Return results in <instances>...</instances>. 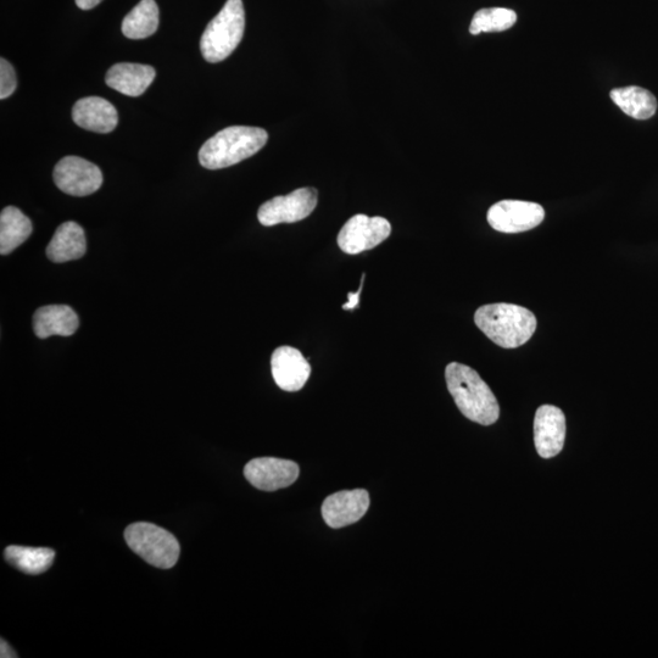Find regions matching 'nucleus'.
I'll return each instance as SVG.
<instances>
[{
	"label": "nucleus",
	"mask_w": 658,
	"mask_h": 658,
	"mask_svg": "<svg viewBox=\"0 0 658 658\" xmlns=\"http://www.w3.org/2000/svg\"><path fill=\"white\" fill-rule=\"evenodd\" d=\"M102 2L103 0H76L77 7L82 10H91Z\"/></svg>",
	"instance_id": "25"
},
{
	"label": "nucleus",
	"mask_w": 658,
	"mask_h": 658,
	"mask_svg": "<svg viewBox=\"0 0 658 658\" xmlns=\"http://www.w3.org/2000/svg\"><path fill=\"white\" fill-rule=\"evenodd\" d=\"M565 439V414L556 406H540L534 417V444L539 456L551 459L559 455Z\"/></svg>",
	"instance_id": "12"
},
{
	"label": "nucleus",
	"mask_w": 658,
	"mask_h": 658,
	"mask_svg": "<svg viewBox=\"0 0 658 658\" xmlns=\"http://www.w3.org/2000/svg\"><path fill=\"white\" fill-rule=\"evenodd\" d=\"M610 97L624 114L635 120H649L656 114L657 99L648 89L637 86L616 88Z\"/></svg>",
	"instance_id": "19"
},
{
	"label": "nucleus",
	"mask_w": 658,
	"mask_h": 658,
	"mask_svg": "<svg viewBox=\"0 0 658 658\" xmlns=\"http://www.w3.org/2000/svg\"><path fill=\"white\" fill-rule=\"evenodd\" d=\"M446 386L462 415L482 426L499 420L500 407L492 389L470 366L451 362L445 368Z\"/></svg>",
	"instance_id": "1"
},
{
	"label": "nucleus",
	"mask_w": 658,
	"mask_h": 658,
	"mask_svg": "<svg viewBox=\"0 0 658 658\" xmlns=\"http://www.w3.org/2000/svg\"><path fill=\"white\" fill-rule=\"evenodd\" d=\"M517 22L515 11L506 8H488L477 11L473 16L470 33L473 36L479 33L504 32L511 29Z\"/></svg>",
	"instance_id": "22"
},
{
	"label": "nucleus",
	"mask_w": 658,
	"mask_h": 658,
	"mask_svg": "<svg viewBox=\"0 0 658 658\" xmlns=\"http://www.w3.org/2000/svg\"><path fill=\"white\" fill-rule=\"evenodd\" d=\"M269 135L264 128L232 126L217 132L199 150L200 165L208 170L226 169L260 152Z\"/></svg>",
	"instance_id": "3"
},
{
	"label": "nucleus",
	"mask_w": 658,
	"mask_h": 658,
	"mask_svg": "<svg viewBox=\"0 0 658 658\" xmlns=\"http://www.w3.org/2000/svg\"><path fill=\"white\" fill-rule=\"evenodd\" d=\"M271 371L278 387L298 392L309 381L311 366L298 349L280 347L272 354Z\"/></svg>",
	"instance_id": "13"
},
{
	"label": "nucleus",
	"mask_w": 658,
	"mask_h": 658,
	"mask_svg": "<svg viewBox=\"0 0 658 658\" xmlns=\"http://www.w3.org/2000/svg\"><path fill=\"white\" fill-rule=\"evenodd\" d=\"M53 177L61 192L74 197H87L96 193L103 184V174L99 167L78 156L61 159L55 166Z\"/></svg>",
	"instance_id": "8"
},
{
	"label": "nucleus",
	"mask_w": 658,
	"mask_h": 658,
	"mask_svg": "<svg viewBox=\"0 0 658 658\" xmlns=\"http://www.w3.org/2000/svg\"><path fill=\"white\" fill-rule=\"evenodd\" d=\"M489 225L501 233H521L533 230L545 219L542 205L522 200H501L488 211Z\"/></svg>",
	"instance_id": "9"
},
{
	"label": "nucleus",
	"mask_w": 658,
	"mask_h": 658,
	"mask_svg": "<svg viewBox=\"0 0 658 658\" xmlns=\"http://www.w3.org/2000/svg\"><path fill=\"white\" fill-rule=\"evenodd\" d=\"M5 560L21 572L37 576L49 570L55 559V551L48 548L10 545L4 551Z\"/></svg>",
	"instance_id": "20"
},
{
	"label": "nucleus",
	"mask_w": 658,
	"mask_h": 658,
	"mask_svg": "<svg viewBox=\"0 0 658 658\" xmlns=\"http://www.w3.org/2000/svg\"><path fill=\"white\" fill-rule=\"evenodd\" d=\"M87 250L86 236L83 228L74 221L64 222L55 232L47 247L50 261L68 262L81 259Z\"/></svg>",
	"instance_id": "17"
},
{
	"label": "nucleus",
	"mask_w": 658,
	"mask_h": 658,
	"mask_svg": "<svg viewBox=\"0 0 658 658\" xmlns=\"http://www.w3.org/2000/svg\"><path fill=\"white\" fill-rule=\"evenodd\" d=\"M16 75L8 60L0 59V99H7L15 92Z\"/></svg>",
	"instance_id": "23"
},
{
	"label": "nucleus",
	"mask_w": 658,
	"mask_h": 658,
	"mask_svg": "<svg viewBox=\"0 0 658 658\" xmlns=\"http://www.w3.org/2000/svg\"><path fill=\"white\" fill-rule=\"evenodd\" d=\"M365 273L362 275L361 278V284L358 292L355 293H348V301L343 305L344 310H354L356 308H359V303H360V295L362 292V287H364V281H365Z\"/></svg>",
	"instance_id": "24"
},
{
	"label": "nucleus",
	"mask_w": 658,
	"mask_h": 658,
	"mask_svg": "<svg viewBox=\"0 0 658 658\" xmlns=\"http://www.w3.org/2000/svg\"><path fill=\"white\" fill-rule=\"evenodd\" d=\"M2 651H0V656L3 658H9V657H18V655L15 654V651L10 648L8 643H5V641L2 639Z\"/></svg>",
	"instance_id": "26"
},
{
	"label": "nucleus",
	"mask_w": 658,
	"mask_h": 658,
	"mask_svg": "<svg viewBox=\"0 0 658 658\" xmlns=\"http://www.w3.org/2000/svg\"><path fill=\"white\" fill-rule=\"evenodd\" d=\"M392 233V225L383 217H368L359 214L351 217L338 234V245L342 252L356 255L378 247Z\"/></svg>",
	"instance_id": "7"
},
{
	"label": "nucleus",
	"mask_w": 658,
	"mask_h": 658,
	"mask_svg": "<svg viewBox=\"0 0 658 658\" xmlns=\"http://www.w3.org/2000/svg\"><path fill=\"white\" fill-rule=\"evenodd\" d=\"M78 325V316L68 305L42 306L33 315V331L41 339L74 336Z\"/></svg>",
	"instance_id": "15"
},
{
	"label": "nucleus",
	"mask_w": 658,
	"mask_h": 658,
	"mask_svg": "<svg viewBox=\"0 0 658 658\" xmlns=\"http://www.w3.org/2000/svg\"><path fill=\"white\" fill-rule=\"evenodd\" d=\"M370 507V494L365 489L343 490L329 495L322 505V517L328 527L339 529L359 522Z\"/></svg>",
	"instance_id": "11"
},
{
	"label": "nucleus",
	"mask_w": 658,
	"mask_h": 658,
	"mask_svg": "<svg viewBox=\"0 0 658 658\" xmlns=\"http://www.w3.org/2000/svg\"><path fill=\"white\" fill-rule=\"evenodd\" d=\"M319 193L315 188H299L288 195H281L260 206L258 219L262 226L272 227L280 223L305 220L316 209Z\"/></svg>",
	"instance_id": "6"
},
{
	"label": "nucleus",
	"mask_w": 658,
	"mask_h": 658,
	"mask_svg": "<svg viewBox=\"0 0 658 658\" xmlns=\"http://www.w3.org/2000/svg\"><path fill=\"white\" fill-rule=\"evenodd\" d=\"M245 30V10L242 0H227L225 7L209 22L200 50L208 63H220L230 57L241 43Z\"/></svg>",
	"instance_id": "4"
},
{
	"label": "nucleus",
	"mask_w": 658,
	"mask_h": 658,
	"mask_svg": "<svg viewBox=\"0 0 658 658\" xmlns=\"http://www.w3.org/2000/svg\"><path fill=\"white\" fill-rule=\"evenodd\" d=\"M476 325L493 343L505 349L526 344L537 329V317L532 311L515 304L481 306L475 314Z\"/></svg>",
	"instance_id": "2"
},
{
	"label": "nucleus",
	"mask_w": 658,
	"mask_h": 658,
	"mask_svg": "<svg viewBox=\"0 0 658 658\" xmlns=\"http://www.w3.org/2000/svg\"><path fill=\"white\" fill-rule=\"evenodd\" d=\"M300 468L297 462L276 459V457H258L244 467V476L256 489L264 492H276L291 487L297 482Z\"/></svg>",
	"instance_id": "10"
},
{
	"label": "nucleus",
	"mask_w": 658,
	"mask_h": 658,
	"mask_svg": "<svg viewBox=\"0 0 658 658\" xmlns=\"http://www.w3.org/2000/svg\"><path fill=\"white\" fill-rule=\"evenodd\" d=\"M32 222L15 206H8L0 214V254L8 255L31 236Z\"/></svg>",
	"instance_id": "18"
},
{
	"label": "nucleus",
	"mask_w": 658,
	"mask_h": 658,
	"mask_svg": "<svg viewBox=\"0 0 658 658\" xmlns=\"http://www.w3.org/2000/svg\"><path fill=\"white\" fill-rule=\"evenodd\" d=\"M156 72L152 66L120 63L110 68L105 82L128 97H139L152 85Z\"/></svg>",
	"instance_id": "16"
},
{
	"label": "nucleus",
	"mask_w": 658,
	"mask_h": 658,
	"mask_svg": "<svg viewBox=\"0 0 658 658\" xmlns=\"http://www.w3.org/2000/svg\"><path fill=\"white\" fill-rule=\"evenodd\" d=\"M159 27V8L155 0H142L122 21V33L130 39L153 36Z\"/></svg>",
	"instance_id": "21"
},
{
	"label": "nucleus",
	"mask_w": 658,
	"mask_h": 658,
	"mask_svg": "<svg viewBox=\"0 0 658 658\" xmlns=\"http://www.w3.org/2000/svg\"><path fill=\"white\" fill-rule=\"evenodd\" d=\"M72 119L83 130L96 133L113 132L119 115L113 104L100 97L82 98L72 109Z\"/></svg>",
	"instance_id": "14"
},
{
	"label": "nucleus",
	"mask_w": 658,
	"mask_h": 658,
	"mask_svg": "<svg viewBox=\"0 0 658 658\" xmlns=\"http://www.w3.org/2000/svg\"><path fill=\"white\" fill-rule=\"evenodd\" d=\"M125 540L133 552L161 570L174 567L181 554L180 543L174 535L152 523L131 524L126 528Z\"/></svg>",
	"instance_id": "5"
}]
</instances>
